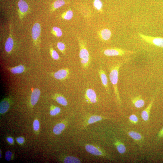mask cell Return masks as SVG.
I'll use <instances>...</instances> for the list:
<instances>
[{
	"mask_svg": "<svg viewBox=\"0 0 163 163\" xmlns=\"http://www.w3.org/2000/svg\"><path fill=\"white\" fill-rule=\"evenodd\" d=\"M122 61L111 65L109 67V77L113 88L118 103L120 104L121 101L119 96L117 87L118 80L119 72L120 67L126 62Z\"/></svg>",
	"mask_w": 163,
	"mask_h": 163,
	"instance_id": "cell-1",
	"label": "cell"
},
{
	"mask_svg": "<svg viewBox=\"0 0 163 163\" xmlns=\"http://www.w3.org/2000/svg\"><path fill=\"white\" fill-rule=\"evenodd\" d=\"M79 49V57L82 67L84 69L88 68L90 62V55L85 40L77 37Z\"/></svg>",
	"mask_w": 163,
	"mask_h": 163,
	"instance_id": "cell-2",
	"label": "cell"
},
{
	"mask_svg": "<svg viewBox=\"0 0 163 163\" xmlns=\"http://www.w3.org/2000/svg\"><path fill=\"white\" fill-rule=\"evenodd\" d=\"M138 34L143 40L148 43L163 48V37L146 36L140 33H138Z\"/></svg>",
	"mask_w": 163,
	"mask_h": 163,
	"instance_id": "cell-3",
	"label": "cell"
},
{
	"mask_svg": "<svg viewBox=\"0 0 163 163\" xmlns=\"http://www.w3.org/2000/svg\"><path fill=\"white\" fill-rule=\"evenodd\" d=\"M41 27L38 23H35L31 30V36L34 43L38 49H40Z\"/></svg>",
	"mask_w": 163,
	"mask_h": 163,
	"instance_id": "cell-4",
	"label": "cell"
},
{
	"mask_svg": "<svg viewBox=\"0 0 163 163\" xmlns=\"http://www.w3.org/2000/svg\"><path fill=\"white\" fill-rule=\"evenodd\" d=\"M103 52L105 55L107 56H122L135 53L134 52L127 51L117 48L106 49L103 51Z\"/></svg>",
	"mask_w": 163,
	"mask_h": 163,
	"instance_id": "cell-5",
	"label": "cell"
},
{
	"mask_svg": "<svg viewBox=\"0 0 163 163\" xmlns=\"http://www.w3.org/2000/svg\"><path fill=\"white\" fill-rule=\"evenodd\" d=\"M85 148L86 151L91 154L96 156H103L109 158L110 157L103 150L93 145L87 144L85 145Z\"/></svg>",
	"mask_w": 163,
	"mask_h": 163,
	"instance_id": "cell-6",
	"label": "cell"
},
{
	"mask_svg": "<svg viewBox=\"0 0 163 163\" xmlns=\"http://www.w3.org/2000/svg\"><path fill=\"white\" fill-rule=\"evenodd\" d=\"M18 15L19 18L22 19L26 15L29 10V6L27 2L23 0H20L18 4Z\"/></svg>",
	"mask_w": 163,
	"mask_h": 163,
	"instance_id": "cell-7",
	"label": "cell"
},
{
	"mask_svg": "<svg viewBox=\"0 0 163 163\" xmlns=\"http://www.w3.org/2000/svg\"><path fill=\"white\" fill-rule=\"evenodd\" d=\"M85 98L86 101L90 103H95L97 101V94L91 88H87L85 91Z\"/></svg>",
	"mask_w": 163,
	"mask_h": 163,
	"instance_id": "cell-8",
	"label": "cell"
},
{
	"mask_svg": "<svg viewBox=\"0 0 163 163\" xmlns=\"http://www.w3.org/2000/svg\"><path fill=\"white\" fill-rule=\"evenodd\" d=\"M52 74L55 79L63 81L66 79L68 77L69 74V70L67 68L62 69L52 73Z\"/></svg>",
	"mask_w": 163,
	"mask_h": 163,
	"instance_id": "cell-9",
	"label": "cell"
},
{
	"mask_svg": "<svg viewBox=\"0 0 163 163\" xmlns=\"http://www.w3.org/2000/svg\"><path fill=\"white\" fill-rule=\"evenodd\" d=\"M158 89L157 90L155 94L151 100L148 106L142 112L141 116L142 119L145 121H148L149 120L151 109L153 105L155 96L157 93Z\"/></svg>",
	"mask_w": 163,
	"mask_h": 163,
	"instance_id": "cell-10",
	"label": "cell"
},
{
	"mask_svg": "<svg viewBox=\"0 0 163 163\" xmlns=\"http://www.w3.org/2000/svg\"><path fill=\"white\" fill-rule=\"evenodd\" d=\"M10 26L9 36L6 41L5 45V50L9 54L12 51L14 46V41L12 36L11 27V25Z\"/></svg>",
	"mask_w": 163,
	"mask_h": 163,
	"instance_id": "cell-11",
	"label": "cell"
},
{
	"mask_svg": "<svg viewBox=\"0 0 163 163\" xmlns=\"http://www.w3.org/2000/svg\"><path fill=\"white\" fill-rule=\"evenodd\" d=\"M11 98L6 97L3 99L0 103V113L4 114L8 110L11 103Z\"/></svg>",
	"mask_w": 163,
	"mask_h": 163,
	"instance_id": "cell-12",
	"label": "cell"
},
{
	"mask_svg": "<svg viewBox=\"0 0 163 163\" xmlns=\"http://www.w3.org/2000/svg\"><path fill=\"white\" fill-rule=\"evenodd\" d=\"M98 36L100 39L104 41L109 40L111 36V31L107 28L101 30L98 32Z\"/></svg>",
	"mask_w": 163,
	"mask_h": 163,
	"instance_id": "cell-13",
	"label": "cell"
},
{
	"mask_svg": "<svg viewBox=\"0 0 163 163\" xmlns=\"http://www.w3.org/2000/svg\"><path fill=\"white\" fill-rule=\"evenodd\" d=\"M40 94V91L38 88L35 89L32 91L30 98V103L31 106H34L37 103Z\"/></svg>",
	"mask_w": 163,
	"mask_h": 163,
	"instance_id": "cell-14",
	"label": "cell"
},
{
	"mask_svg": "<svg viewBox=\"0 0 163 163\" xmlns=\"http://www.w3.org/2000/svg\"><path fill=\"white\" fill-rule=\"evenodd\" d=\"M99 73L103 86L106 90L107 91H109L108 79L105 72L102 69H100L99 70Z\"/></svg>",
	"mask_w": 163,
	"mask_h": 163,
	"instance_id": "cell-15",
	"label": "cell"
},
{
	"mask_svg": "<svg viewBox=\"0 0 163 163\" xmlns=\"http://www.w3.org/2000/svg\"><path fill=\"white\" fill-rule=\"evenodd\" d=\"M131 101L134 106L137 108H142L145 104V101L140 96L133 97Z\"/></svg>",
	"mask_w": 163,
	"mask_h": 163,
	"instance_id": "cell-16",
	"label": "cell"
},
{
	"mask_svg": "<svg viewBox=\"0 0 163 163\" xmlns=\"http://www.w3.org/2000/svg\"><path fill=\"white\" fill-rule=\"evenodd\" d=\"M128 135L137 144L142 142L143 137L140 133L134 131H129L128 132Z\"/></svg>",
	"mask_w": 163,
	"mask_h": 163,
	"instance_id": "cell-17",
	"label": "cell"
},
{
	"mask_svg": "<svg viewBox=\"0 0 163 163\" xmlns=\"http://www.w3.org/2000/svg\"><path fill=\"white\" fill-rule=\"evenodd\" d=\"M8 69L13 74L22 73L26 70L25 67L22 65H20L12 68H8Z\"/></svg>",
	"mask_w": 163,
	"mask_h": 163,
	"instance_id": "cell-18",
	"label": "cell"
},
{
	"mask_svg": "<svg viewBox=\"0 0 163 163\" xmlns=\"http://www.w3.org/2000/svg\"><path fill=\"white\" fill-rule=\"evenodd\" d=\"M114 145L120 154H123L126 151L124 144L119 140H117L114 142Z\"/></svg>",
	"mask_w": 163,
	"mask_h": 163,
	"instance_id": "cell-19",
	"label": "cell"
},
{
	"mask_svg": "<svg viewBox=\"0 0 163 163\" xmlns=\"http://www.w3.org/2000/svg\"><path fill=\"white\" fill-rule=\"evenodd\" d=\"M105 117L100 116L93 115L90 116L86 121V125H88L94 123L96 122L103 120Z\"/></svg>",
	"mask_w": 163,
	"mask_h": 163,
	"instance_id": "cell-20",
	"label": "cell"
},
{
	"mask_svg": "<svg viewBox=\"0 0 163 163\" xmlns=\"http://www.w3.org/2000/svg\"><path fill=\"white\" fill-rule=\"evenodd\" d=\"M53 97L59 104L64 106L67 105V101L62 95L60 94H56L53 96Z\"/></svg>",
	"mask_w": 163,
	"mask_h": 163,
	"instance_id": "cell-21",
	"label": "cell"
},
{
	"mask_svg": "<svg viewBox=\"0 0 163 163\" xmlns=\"http://www.w3.org/2000/svg\"><path fill=\"white\" fill-rule=\"evenodd\" d=\"M65 127L66 125L64 123H58L54 127L53 129V132L56 135H59L65 129Z\"/></svg>",
	"mask_w": 163,
	"mask_h": 163,
	"instance_id": "cell-22",
	"label": "cell"
},
{
	"mask_svg": "<svg viewBox=\"0 0 163 163\" xmlns=\"http://www.w3.org/2000/svg\"><path fill=\"white\" fill-rule=\"evenodd\" d=\"M64 0H56L53 2L51 5L50 11L53 12L56 9L60 8L66 4Z\"/></svg>",
	"mask_w": 163,
	"mask_h": 163,
	"instance_id": "cell-23",
	"label": "cell"
},
{
	"mask_svg": "<svg viewBox=\"0 0 163 163\" xmlns=\"http://www.w3.org/2000/svg\"><path fill=\"white\" fill-rule=\"evenodd\" d=\"M63 162L65 163H79L81 161L78 158L73 156H67L63 159Z\"/></svg>",
	"mask_w": 163,
	"mask_h": 163,
	"instance_id": "cell-24",
	"label": "cell"
},
{
	"mask_svg": "<svg viewBox=\"0 0 163 163\" xmlns=\"http://www.w3.org/2000/svg\"><path fill=\"white\" fill-rule=\"evenodd\" d=\"M73 15L72 11L71 9H69L61 14V17L64 19L69 20L72 18Z\"/></svg>",
	"mask_w": 163,
	"mask_h": 163,
	"instance_id": "cell-25",
	"label": "cell"
},
{
	"mask_svg": "<svg viewBox=\"0 0 163 163\" xmlns=\"http://www.w3.org/2000/svg\"><path fill=\"white\" fill-rule=\"evenodd\" d=\"M51 33L54 36L59 37L62 35V32L61 29L57 27H53L51 29Z\"/></svg>",
	"mask_w": 163,
	"mask_h": 163,
	"instance_id": "cell-26",
	"label": "cell"
},
{
	"mask_svg": "<svg viewBox=\"0 0 163 163\" xmlns=\"http://www.w3.org/2000/svg\"><path fill=\"white\" fill-rule=\"evenodd\" d=\"M93 5L94 8L99 12H102L103 5L100 0H94L93 2Z\"/></svg>",
	"mask_w": 163,
	"mask_h": 163,
	"instance_id": "cell-27",
	"label": "cell"
},
{
	"mask_svg": "<svg viewBox=\"0 0 163 163\" xmlns=\"http://www.w3.org/2000/svg\"><path fill=\"white\" fill-rule=\"evenodd\" d=\"M60 111L61 109L59 107L52 105L50 107V113L51 115L54 116L58 114Z\"/></svg>",
	"mask_w": 163,
	"mask_h": 163,
	"instance_id": "cell-28",
	"label": "cell"
},
{
	"mask_svg": "<svg viewBox=\"0 0 163 163\" xmlns=\"http://www.w3.org/2000/svg\"><path fill=\"white\" fill-rule=\"evenodd\" d=\"M51 56L54 59L57 60L59 59V56L58 53L56 51L54 50L51 46L50 49Z\"/></svg>",
	"mask_w": 163,
	"mask_h": 163,
	"instance_id": "cell-29",
	"label": "cell"
},
{
	"mask_svg": "<svg viewBox=\"0 0 163 163\" xmlns=\"http://www.w3.org/2000/svg\"><path fill=\"white\" fill-rule=\"evenodd\" d=\"M57 47L63 55H65L66 46L64 43L62 42H59L57 44Z\"/></svg>",
	"mask_w": 163,
	"mask_h": 163,
	"instance_id": "cell-30",
	"label": "cell"
},
{
	"mask_svg": "<svg viewBox=\"0 0 163 163\" xmlns=\"http://www.w3.org/2000/svg\"><path fill=\"white\" fill-rule=\"evenodd\" d=\"M129 119L130 122L133 124H136L138 122V118L134 114H132L130 115L129 117Z\"/></svg>",
	"mask_w": 163,
	"mask_h": 163,
	"instance_id": "cell-31",
	"label": "cell"
},
{
	"mask_svg": "<svg viewBox=\"0 0 163 163\" xmlns=\"http://www.w3.org/2000/svg\"><path fill=\"white\" fill-rule=\"evenodd\" d=\"M33 127L35 131H37L40 128V123L37 120H34L33 123Z\"/></svg>",
	"mask_w": 163,
	"mask_h": 163,
	"instance_id": "cell-32",
	"label": "cell"
},
{
	"mask_svg": "<svg viewBox=\"0 0 163 163\" xmlns=\"http://www.w3.org/2000/svg\"><path fill=\"white\" fill-rule=\"evenodd\" d=\"M13 156L12 153L10 151H7L5 153V159L7 161L10 160Z\"/></svg>",
	"mask_w": 163,
	"mask_h": 163,
	"instance_id": "cell-33",
	"label": "cell"
},
{
	"mask_svg": "<svg viewBox=\"0 0 163 163\" xmlns=\"http://www.w3.org/2000/svg\"><path fill=\"white\" fill-rule=\"evenodd\" d=\"M163 137V127L160 130L157 136V140H159Z\"/></svg>",
	"mask_w": 163,
	"mask_h": 163,
	"instance_id": "cell-34",
	"label": "cell"
},
{
	"mask_svg": "<svg viewBox=\"0 0 163 163\" xmlns=\"http://www.w3.org/2000/svg\"><path fill=\"white\" fill-rule=\"evenodd\" d=\"M17 142L20 144H22L24 142V138L21 137H18L16 139Z\"/></svg>",
	"mask_w": 163,
	"mask_h": 163,
	"instance_id": "cell-35",
	"label": "cell"
},
{
	"mask_svg": "<svg viewBox=\"0 0 163 163\" xmlns=\"http://www.w3.org/2000/svg\"><path fill=\"white\" fill-rule=\"evenodd\" d=\"M7 141L11 144H13L14 140L13 138L11 137H8L7 138Z\"/></svg>",
	"mask_w": 163,
	"mask_h": 163,
	"instance_id": "cell-36",
	"label": "cell"
}]
</instances>
